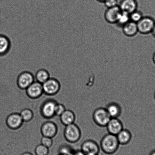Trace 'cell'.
I'll return each instance as SVG.
<instances>
[{"label":"cell","instance_id":"1","mask_svg":"<svg viewBox=\"0 0 155 155\" xmlns=\"http://www.w3.org/2000/svg\"><path fill=\"white\" fill-rule=\"evenodd\" d=\"M120 144L116 135L109 133L102 138L100 147L104 153L107 154H112L118 150Z\"/></svg>","mask_w":155,"mask_h":155},{"label":"cell","instance_id":"2","mask_svg":"<svg viewBox=\"0 0 155 155\" xmlns=\"http://www.w3.org/2000/svg\"><path fill=\"white\" fill-rule=\"evenodd\" d=\"M64 136L68 142L71 143L77 142L81 138V129L74 123L66 126L64 131Z\"/></svg>","mask_w":155,"mask_h":155},{"label":"cell","instance_id":"3","mask_svg":"<svg viewBox=\"0 0 155 155\" xmlns=\"http://www.w3.org/2000/svg\"><path fill=\"white\" fill-rule=\"evenodd\" d=\"M58 102L53 99L45 100L40 108L41 115L45 119H51L55 116V109Z\"/></svg>","mask_w":155,"mask_h":155},{"label":"cell","instance_id":"4","mask_svg":"<svg viewBox=\"0 0 155 155\" xmlns=\"http://www.w3.org/2000/svg\"><path fill=\"white\" fill-rule=\"evenodd\" d=\"M93 118L94 122L97 126L105 127L111 118L106 108L99 107L94 111Z\"/></svg>","mask_w":155,"mask_h":155},{"label":"cell","instance_id":"5","mask_svg":"<svg viewBox=\"0 0 155 155\" xmlns=\"http://www.w3.org/2000/svg\"><path fill=\"white\" fill-rule=\"evenodd\" d=\"M44 93L49 96H54L59 92L61 84L58 79L50 78L43 84Z\"/></svg>","mask_w":155,"mask_h":155},{"label":"cell","instance_id":"6","mask_svg":"<svg viewBox=\"0 0 155 155\" xmlns=\"http://www.w3.org/2000/svg\"><path fill=\"white\" fill-rule=\"evenodd\" d=\"M155 23V20L153 18L150 16H144L137 23L138 33L145 35L151 34Z\"/></svg>","mask_w":155,"mask_h":155},{"label":"cell","instance_id":"7","mask_svg":"<svg viewBox=\"0 0 155 155\" xmlns=\"http://www.w3.org/2000/svg\"><path fill=\"white\" fill-rule=\"evenodd\" d=\"M35 76L31 72L24 71L18 76L17 84L19 88L22 90H26L35 81Z\"/></svg>","mask_w":155,"mask_h":155},{"label":"cell","instance_id":"8","mask_svg":"<svg viewBox=\"0 0 155 155\" xmlns=\"http://www.w3.org/2000/svg\"><path fill=\"white\" fill-rule=\"evenodd\" d=\"M25 90L27 96L33 99L39 98L44 93L43 85L37 81H34Z\"/></svg>","mask_w":155,"mask_h":155},{"label":"cell","instance_id":"9","mask_svg":"<svg viewBox=\"0 0 155 155\" xmlns=\"http://www.w3.org/2000/svg\"><path fill=\"white\" fill-rule=\"evenodd\" d=\"M40 130L43 136L53 138L58 134V128L55 123L52 121H47L42 124Z\"/></svg>","mask_w":155,"mask_h":155},{"label":"cell","instance_id":"10","mask_svg":"<svg viewBox=\"0 0 155 155\" xmlns=\"http://www.w3.org/2000/svg\"><path fill=\"white\" fill-rule=\"evenodd\" d=\"M81 150L86 155H98L100 152V147L95 141L87 140L81 145Z\"/></svg>","mask_w":155,"mask_h":155},{"label":"cell","instance_id":"11","mask_svg":"<svg viewBox=\"0 0 155 155\" xmlns=\"http://www.w3.org/2000/svg\"><path fill=\"white\" fill-rule=\"evenodd\" d=\"M23 123L20 114L17 113L10 114L6 119V124L7 127L12 130H17L20 128Z\"/></svg>","mask_w":155,"mask_h":155},{"label":"cell","instance_id":"12","mask_svg":"<svg viewBox=\"0 0 155 155\" xmlns=\"http://www.w3.org/2000/svg\"><path fill=\"white\" fill-rule=\"evenodd\" d=\"M121 12V10L118 5L112 8H107L104 14L105 20L109 24L112 25L116 24L119 15Z\"/></svg>","mask_w":155,"mask_h":155},{"label":"cell","instance_id":"13","mask_svg":"<svg viewBox=\"0 0 155 155\" xmlns=\"http://www.w3.org/2000/svg\"><path fill=\"white\" fill-rule=\"evenodd\" d=\"M106 127L109 134L115 135L123 129V123L118 118H111Z\"/></svg>","mask_w":155,"mask_h":155},{"label":"cell","instance_id":"14","mask_svg":"<svg viewBox=\"0 0 155 155\" xmlns=\"http://www.w3.org/2000/svg\"><path fill=\"white\" fill-rule=\"evenodd\" d=\"M118 6L121 11L130 14L138 9V3L137 0H122Z\"/></svg>","mask_w":155,"mask_h":155},{"label":"cell","instance_id":"15","mask_svg":"<svg viewBox=\"0 0 155 155\" xmlns=\"http://www.w3.org/2000/svg\"><path fill=\"white\" fill-rule=\"evenodd\" d=\"M123 34L126 37H135L138 33L137 25L135 22L129 21L122 27Z\"/></svg>","mask_w":155,"mask_h":155},{"label":"cell","instance_id":"16","mask_svg":"<svg viewBox=\"0 0 155 155\" xmlns=\"http://www.w3.org/2000/svg\"><path fill=\"white\" fill-rule=\"evenodd\" d=\"M60 117L61 123L65 126L74 123L76 120L74 113L71 110L66 109Z\"/></svg>","mask_w":155,"mask_h":155},{"label":"cell","instance_id":"17","mask_svg":"<svg viewBox=\"0 0 155 155\" xmlns=\"http://www.w3.org/2000/svg\"><path fill=\"white\" fill-rule=\"evenodd\" d=\"M106 109L111 118H118L121 115V107L116 102H112L109 104Z\"/></svg>","mask_w":155,"mask_h":155},{"label":"cell","instance_id":"18","mask_svg":"<svg viewBox=\"0 0 155 155\" xmlns=\"http://www.w3.org/2000/svg\"><path fill=\"white\" fill-rule=\"evenodd\" d=\"M11 42L7 36L0 35V55L8 54L11 48Z\"/></svg>","mask_w":155,"mask_h":155},{"label":"cell","instance_id":"19","mask_svg":"<svg viewBox=\"0 0 155 155\" xmlns=\"http://www.w3.org/2000/svg\"><path fill=\"white\" fill-rule=\"evenodd\" d=\"M120 144L126 145L130 142L132 139V134L129 130L123 129L116 135Z\"/></svg>","mask_w":155,"mask_h":155},{"label":"cell","instance_id":"20","mask_svg":"<svg viewBox=\"0 0 155 155\" xmlns=\"http://www.w3.org/2000/svg\"><path fill=\"white\" fill-rule=\"evenodd\" d=\"M50 78L49 71L45 69H41L38 70L35 76L36 81L43 84Z\"/></svg>","mask_w":155,"mask_h":155},{"label":"cell","instance_id":"21","mask_svg":"<svg viewBox=\"0 0 155 155\" xmlns=\"http://www.w3.org/2000/svg\"><path fill=\"white\" fill-rule=\"evenodd\" d=\"M130 21L129 14L125 12L121 11L120 13L116 25L120 27H122Z\"/></svg>","mask_w":155,"mask_h":155},{"label":"cell","instance_id":"22","mask_svg":"<svg viewBox=\"0 0 155 155\" xmlns=\"http://www.w3.org/2000/svg\"><path fill=\"white\" fill-rule=\"evenodd\" d=\"M20 115L24 122H28L33 119L34 117V113L31 110L25 109L21 111Z\"/></svg>","mask_w":155,"mask_h":155},{"label":"cell","instance_id":"23","mask_svg":"<svg viewBox=\"0 0 155 155\" xmlns=\"http://www.w3.org/2000/svg\"><path fill=\"white\" fill-rule=\"evenodd\" d=\"M144 16L142 12L138 9L129 14L130 21L136 23L139 22Z\"/></svg>","mask_w":155,"mask_h":155},{"label":"cell","instance_id":"24","mask_svg":"<svg viewBox=\"0 0 155 155\" xmlns=\"http://www.w3.org/2000/svg\"><path fill=\"white\" fill-rule=\"evenodd\" d=\"M35 152L36 155H48L49 148L41 144L36 147Z\"/></svg>","mask_w":155,"mask_h":155},{"label":"cell","instance_id":"25","mask_svg":"<svg viewBox=\"0 0 155 155\" xmlns=\"http://www.w3.org/2000/svg\"><path fill=\"white\" fill-rule=\"evenodd\" d=\"M41 144L49 148L53 145V140L52 138L43 136L41 140Z\"/></svg>","mask_w":155,"mask_h":155},{"label":"cell","instance_id":"26","mask_svg":"<svg viewBox=\"0 0 155 155\" xmlns=\"http://www.w3.org/2000/svg\"><path fill=\"white\" fill-rule=\"evenodd\" d=\"M65 107L62 104L57 103L55 109V115L60 117L65 111Z\"/></svg>","mask_w":155,"mask_h":155},{"label":"cell","instance_id":"27","mask_svg":"<svg viewBox=\"0 0 155 155\" xmlns=\"http://www.w3.org/2000/svg\"><path fill=\"white\" fill-rule=\"evenodd\" d=\"M103 3H104L107 8H112L118 5L117 0H106Z\"/></svg>","mask_w":155,"mask_h":155},{"label":"cell","instance_id":"28","mask_svg":"<svg viewBox=\"0 0 155 155\" xmlns=\"http://www.w3.org/2000/svg\"><path fill=\"white\" fill-rule=\"evenodd\" d=\"M74 152L70 147L67 146H64L59 149V154H70L73 153Z\"/></svg>","mask_w":155,"mask_h":155},{"label":"cell","instance_id":"29","mask_svg":"<svg viewBox=\"0 0 155 155\" xmlns=\"http://www.w3.org/2000/svg\"><path fill=\"white\" fill-rule=\"evenodd\" d=\"M73 155H86L85 153H83L81 150H78L76 152H74Z\"/></svg>","mask_w":155,"mask_h":155},{"label":"cell","instance_id":"30","mask_svg":"<svg viewBox=\"0 0 155 155\" xmlns=\"http://www.w3.org/2000/svg\"><path fill=\"white\" fill-rule=\"evenodd\" d=\"M151 34H152V35H153V37L155 38V23L154 25H153V30H152Z\"/></svg>","mask_w":155,"mask_h":155},{"label":"cell","instance_id":"31","mask_svg":"<svg viewBox=\"0 0 155 155\" xmlns=\"http://www.w3.org/2000/svg\"><path fill=\"white\" fill-rule=\"evenodd\" d=\"M21 155H33L32 153L28 152H25L22 153Z\"/></svg>","mask_w":155,"mask_h":155},{"label":"cell","instance_id":"32","mask_svg":"<svg viewBox=\"0 0 155 155\" xmlns=\"http://www.w3.org/2000/svg\"><path fill=\"white\" fill-rule=\"evenodd\" d=\"M153 64H155V52H154V53L153 54Z\"/></svg>","mask_w":155,"mask_h":155},{"label":"cell","instance_id":"33","mask_svg":"<svg viewBox=\"0 0 155 155\" xmlns=\"http://www.w3.org/2000/svg\"><path fill=\"white\" fill-rule=\"evenodd\" d=\"M149 155H155V150L152 151Z\"/></svg>","mask_w":155,"mask_h":155},{"label":"cell","instance_id":"34","mask_svg":"<svg viewBox=\"0 0 155 155\" xmlns=\"http://www.w3.org/2000/svg\"><path fill=\"white\" fill-rule=\"evenodd\" d=\"M97 1L99 2L104 3L106 0H97Z\"/></svg>","mask_w":155,"mask_h":155},{"label":"cell","instance_id":"35","mask_svg":"<svg viewBox=\"0 0 155 155\" xmlns=\"http://www.w3.org/2000/svg\"><path fill=\"white\" fill-rule=\"evenodd\" d=\"M73 153H71V154H59V155H73Z\"/></svg>","mask_w":155,"mask_h":155},{"label":"cell","instance_id":"36","mask_svg":"<svg viewBox=\"0 0 155 155\" xmlns=\"http://www.w3.org/2000/svg\"><path fill=\"white\" fill-rule=\"evenodd\" d=\"M154 98H155V93H154Z\"/></svg>","mask_w":155,"mask_h":155}]
</instances>
